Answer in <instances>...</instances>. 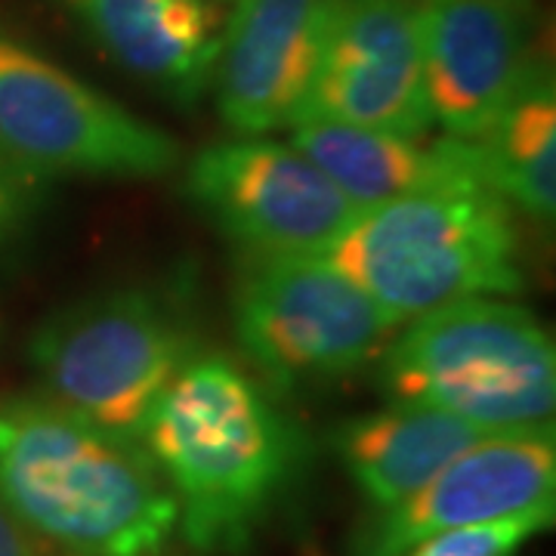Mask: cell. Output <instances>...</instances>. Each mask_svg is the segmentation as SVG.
<instances>
[{"label": "cell", "instance_id": "6da1fadb", "mask_svg": "<svg viewBox=\"0 0 556 556\" xmlns=\"http://www.w3.org/2000/svg\"><path fill=\"white\" fill-rule=\"evenodd\" d=\"M177 501V532L201 554H239L294 489L306 439L248 368L192 356L142 430Z\"/></svg>", "mask_w": 556, "mask_h": 556}, {"label": "cell", "instance_id": "7a4b0ae2", "mask_svg": "<svg viewBox=\"0 0 556 556\" xmlns=\"http://www.w3.org/2000/svg\"><path fill=\"white\" fill-rule=\"evenodd\" d=\"M0 504L65 556H161L179 526L142 442L47 396L0 399Z\"/></svg>", "mask_w": 556, "mask_h": 556}, {"label": "cell", "instance_id": "3957f363", "mask_svg": "<svg viewBox=\"0 0 556 556\" xmlns=\"http://www.w3.org/2000/svg\"><path fill=\"white\" fill-rule=\"evenodd\" d=\"M321 257L399 325L470 298L522 288L517 211L485 177H464L358 211Z\"/></svg>", "mask_w": 556, "mask_h": 556}, {"label": "cell", "instance_id": "277c9868", "mask_svg": "<svg viewBox=\"0 0 556 556\" xmlns=\"http://www.w3.org/2000/svg\"><path fill=\"white\" fill-rule=\"evenodd\" d=\"M380 350L378 387L482 433L554 424L556 346L544 321L507 298H470L399 325Z\"/></svg>", "mask_w": 556, "mask_h": 556}, {"label": "cell", "instance_id": "5b68a950", "mask_svg": "<svg viewBox=\"0 0 556 556\" xmlns=\"http://www.w3.org/2000/svg\"><path fill=\"white\" fill-rule=\"evenodd\" d=\"M192 356L195 343L174 303L149 288L78 300L43 318L28 340L47 399L137 442Z\"/></svg>", "mask_w": 556, "mask_h": 556}, {"label": "cell", "instance_id": "8992f818", "mask_svg": "<svg viewBox=\"0 0 556 556\" xmlns=\"http://www.w3.org/2000/svg\"><path fill=\"white\" fill-rule=\"evenodd\" d=\"M0 152L38 179H159L177 139L0 31Z\"/></svg>", "mask_w": 556, "mask_h": 556}, {"label": "cell", "instance_id": "52a82bcc", "mask_svg": "<svg viewBox=\"0 0 556 556\" xmlns=\"http://www.w3.org/2000/svg\"><path fill=\"white\" fill-rule=\"evenodd\" d=\"M248 260L232 321L248 365L269 387L346 378L399 331L396 318L321 254Z\"/></svg>", "mask_w": 556, "mask_h": 556}, {"label": "cell", "instance_id": "ba28073f", "mask_svg": "<svg viewBox=\"0 0 556 556\" xmlns=\"http://www.w3.org/2000/svg\"><path fill=\"white\" fill-rule=\"evenodd\" d=\"M186 195L248 257L321 254L358 207L294 142L236 137L201 149Z\"/></svg>", "mask_w": 556, "mask_h": 556}, {"label": "cell", "instance_id": "9c48e42d", "mask_svg": "<svg viewBox=\"0 0 556 556\" xmlns=\"http://www.w3.org/2000/svg\"><path fill=\"white\" fill-rule=\"evenodd\" d=\"M303 118H334L417 139L430 130L417 0H328Z\"/></svg>", "mask_w": 556, "mask_h": 556}, {"label": "cell", "instance_id": "30bf717a", "mask_svg": "<svg viewBox=\"0 0 556 556\" xmlns=\"http://www.w3.org/2000/svg\"><path fill=\"white\" fill-rule=\"evenodd\" d=\"M430 115L457 139L489 134L535 68V0H417Z\"/></svg>", "mask_w": 556, "mask_h": 556}, {"label": "cell", "instance_id": "8fae6325", "mask_svg": "<svg viewBox=\"0 0 556 556\" xmlns=\"http://www.w3.org/2000/svg\"><path fill=\"white\" fill-rule=\"evenodd\" d=\"M544 507H556L554 424L485 433L420 492L378 514L358 556H402L445 529Z\"/></svg>", "mask_w": 556, "mask_h": 556}, {"label": "cell", "instance_id": "7c38bea8", "mask_svg": "<svg viewBox=\"0 0 556 556\" xmlns=\"http://www.w3.org/2000/svg\"><path fill=\"white\" fill-rule=\"evenodd\" d=\"M328 0H239L223 25L214 87L236 137L294 127L313 90Z\"/></svg>", "mask_w": 556, "mask_h": 556}, {"label": "cell", "instance_id": "4fadbf2b", "mask_svg": "<svg viewBox=\"0 0 556 556\" xmlns=\"http://www.w3.org/2000/svg\"><path fill=\"white\" fill-rule=\"evenodd\" d=\"M358 211L405 199L464 177H485L473 139L442 137L424 146L417 137L387 134L334 118H303L291 139Z\"/></svg>", "mask_w": 556, "mask_h": 556}, {"label": "cell", "instance_id": "5bb4252c", "mask_svg": "<svg viewBox=\"0 0 556 556\" xmlns=\"http://www.w3.org/2000/svg\"><path fill=\"white\" fill-rule=\"evenodd\" d=\"M115 60L167 100L211 87L223 22L207 0H68Z\"/></svg>", "mask_w": 556, "mask_h": 556}, {"label": "cell", "instance_id": "9a60e30c", "mask_svg": "<svg viewBox=\"0 0 556 556\" xmlns=\"http://www.w3.org/2000/svg\"><path fill=\"white\" fill-rule=\"evenodd\" d=\"M479 437L485 433L455 415L390 402L380 412L340 424L334 452L358 495L387 514L420 492Z\"/></svg>", "mask_w": 556, "mask_h": 556}, {"label": "cell", "instance_id": "2e32d148", "mask_svg": "<svg viewBox=\"0 0 556 556\" xmlns=\"http://www.w3.org/2000/svg\"><path fill=\"white\" fill-rule=\"evenodd\" d=\"M489 186L522 217L556 214V87L538 62L485 137L473 139Z\"/></svg>", "mask_w": 556, "mask_h": 556}, {"label": "cell", "instance_id": "e0dca14e", "mask_svg": "<svg viewBox=\"0 0 556 556\" xmlns=\"http://www.w3.org/2000/svg\"><path fill=\"white\" fill-rule=\"evenodd\" d=\"M554 522L556 507L470 522L424 538L402 556H517L529 541L551 532Z\"/></svg>", "mask_w": 556, "mask_h": 556}, {"label": "cell", "instance_id": "ac0fdd59", "mask_svg": "<svg viewBox=\"0 0 556 556\" xmlns=\"http://www.w3.org/2000/svg\"><path fill=\"white\" fill-rule=\"evenodd\" d=\"M43 179L0 152V248L16 241L40 211Z\"/></svg>", "mask_w": 556, "mask_h": 556}, {"label": "cell", "instance_id": "d6986e66", "mask_svg": "<svg viewBox=\"0 0 556 556\" xmlns=\"http://www.w3.org/2000/svg\"><path fill=\"white\" fill-rule=\"evenodd\" d=\"M0 556H50L38 538L28 535L16 519L10 517L0 504Z\"/></svg>", "mask_w": 556, "mask_h": 556}]
</instances>
